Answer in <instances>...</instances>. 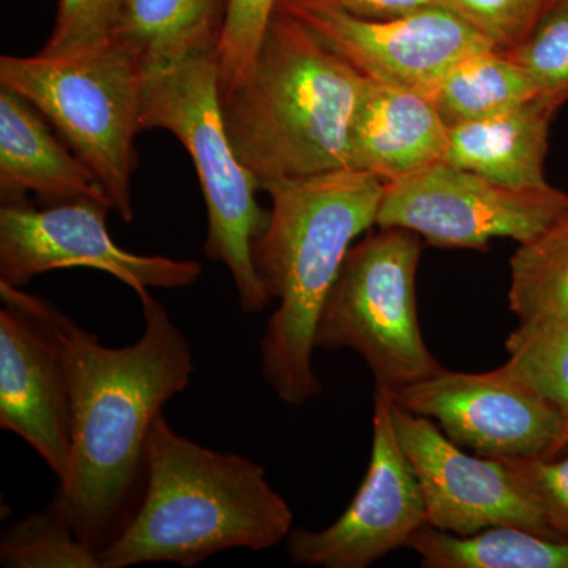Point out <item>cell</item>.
I'll list each match as a JSON object with an SVG mask.
<instances>
[{
    "label": "cell",
    "mask_w": 568,
    "mask_h": 568,
    "mask_svg": "<svg viewBox=\"0 0 568 568\" xmlns=\"http://www.w3.org/2000/svg\"><path fill=\"white\" fill-rule=\"evenodd\" d=\"M278 0H230L219 47L220 93L237 88L252 73Z\"/></svg>",
    "instance_id": "cell-25"
},
{
    "label": "cell",
    "mask_w": 568,
    "mask_h": 568,
    "mask_svg": "<svg viewBox=\"0 0 568 568\" xmlns=\"http://www.w3.org/2000/svg\"><path fill=\"white\" fill-rule=\"evenodd\" d=\"M386 186L347 168L261 189L272 209L253 261L268 297L278 301L261 342V372L286 405L323 394L313 368L317 323L355 239L376 226Z\"/></svg>",
    "instance_id": "cell-2"
},
{
    "label": "cell",
    "mask_w": 568,
    "mask_h": 568,
    "mask_svg": "<svg viewBox=\"0 0 568 568\" xmlns=\"http://www.w3.org/2000/svg\"><path fill=\"white\" fill-rule=\"evenodd\" d=\"M536 493L555 526H568V457L560 462L547 458L507 459Z\"/></svg>",
    "instance_id": "cell-28"
},
{
    "label": "cell",
    "mask_w": 568,
    "mask_h": 568,
    "mask_svg": "<svg viewBox=\"0 0 568 568\" xmlns=\"http://www.w3.org/2000/svg\"><path fill=\"white\" fill-rule=\"evenodd\" d=\"M558 110L537 97L497 118L450 126L444 162L510 189H547L545 156Z\"/></svg>",
    "instance_id": "cell-17"
},
{
    "label": "cell",
    "mask_w": 568,
    "mask_h": 568,
    "mask_svg": "<svg viewBox=\"0 0 568 568\" xmlns=\"http://www.w3.org/2000/svg\"><path fill=\"white\" fill-rule=\"evenodd\" d=\"M36 193L51 205L95 201L111 207L102 183L47 119L20 93L0 88V194L2 204L26 203Z\"/></svg>",
    "instance_id": "cell-16"
},
{
    "label": "cell",
    "mask_w": 568,
    "mask_h": 568,
    "mask_svg": "<svg viewBox=\"0 0 568 568\" xmlns=\"http://www.w3.org/2000/svg\"><path fill=\"white\" fill-rule=\"evenodd\" d=\"M558 0H443L500 51L521 43Z\"/></svg>",
    "instance_id": "cell-27"
},
{
    "label": "cell",
    "mask_w": 568,
    "mask_h": 568,
    "mask_svg": "<svg viewBox=\"0 0 568 568\" xmlns=\"http://www.w3.org/2000/svg\"><path fill=\"white\" fill-rule=\"evenodd\" d=\"M2 301L36 317L61 349L69 376L71 454L51 503L95 551L111 544L140 503L145 440L164 405L189 386L192 346L152 295L142 298L136 343L108 347L58 306L0 283Z\"/></svg>",
    "instance_id": "cell-1"
},
{
    "label": "cell",
    "mask_w": 568,
    "mask_h": 568,
    "mask_svg": "<svg viewBox=\"0 0 568 568\" xmlns=\"http://www.w3.org/2000/svg\"><path fill=\"white\" fill-rule=\"evenodd\" d=\"M537 97L528 71L497 48L463 59L428 93L448 129L497 118Z\"/></svg>",
    "instance_id": "cell-19"
},
{
    "label": "cell",
    "mask_w": 568,
    "mask_h": 568,
    "mask_svg": "<svg viewBox=\"0 0 568 568\" xmlns=\"http://www.w3.org/2000/svg\"><path fill=\"white\" fill-rule=\"evenodd\" d=\"M141 129L166 130L190 153L207 209L205 256L226 265L245 313L263 312L271 297L254 267L253 242L267 226L268 212L257 204L260 183L239 160L224 125L219 51L149 74Z\"/></svg>",
    "instance_id": "cell-5"
},
{
    "label": "cell",
    "mask_w": 568,
    "mask_h": 568,
    "mask_svg": "<svg viewBox=\"0 0 568 568\" xmlns=\"http://www.w3.org/2000/svg\"><path fill=\"white\" fill-rule=\"evenodd\" d=\"M386 392L396 406L432 418L457 446L480 457L547 458L566 443L568 417L499 369L443 368Z\"/></svg>",
    "instance_id": "cell-11"
},
{
    "label": "cell",
    "mask_w": 568,
    "mask_h": 568,
    "mask_svg": "<svg viewBox=\"0 0 568 568\" xmlns=\"http://www.w3.org/2000/svg\"><path fill=\"white\" fill-rule=\"evenodd\" d=\"M0 310V426L39 452L61 481L71 454L69 376L61 349L13 302Z\"/></svg>",
    "instance_id": "cell-14"
},
{
    "label": "cell",
    "mask_w": 568,
    "mask_h": 568,
    "mask_svg": "<svg viewBox=\"0 0 568 568\" xmlns=\"http://www.w3.org/2000/svg\"><path fill=\"white\" fill-rule=\"evenodd\" d=\"M366 78L276 9L252 73L222 97L224 125L260 190L278 179L349 168Z\"/></svg>",
    "instance_id": "cell-4"
},
{
    "label": "cell",
    "mask_w": 568,
    "mask_h": 568,
    "mask_svg": "<svg viewBox=\"0 0 568 568\" xmlns=\"http://www.w3.org/2000/svg\"><path fill=\"white\" fill-rule=\"evenodd\" d=\"M536 84L540 99L568 102V0H558L521 43L506 51Z\"/></svg>",
    "instance_id": "cell-24"
},
{
    "label": "cell",
    "mask_w": 568,
    "mask_h": 568,
    "mask_svg": "<svg viewBox=\"0 0 568 568\" xmlns=\"http://www.w3.org/2000/svg\"><path fill=\"white\" fill-rule=\"evenodd\" d=\"M407 548L425 568H568V540L538 536L514 526H495L455 536L425 525Z\"/></svg>",
    "instance_id": "cell-20"
},
{
    "label": "cell",
    "mask_w": 568,
    "mask_h": 568,
    "mask_svg": "<svg viewBox=\"0 0 568 568\" xmlns=\"http://www.w3.org/2000/svg\"><path fill=\"white\" fill-rule=\"evenodd\" d=\"M508 302L523 328L568 323V216L510 260Z\"/></svg>",
    "instance_id": "cell-21"
},
{
    "label": "cell",
    "mask_w": 568,
    "mask_h": 568,
    "mask_svg": "<svg viewBox=\"0 0 568 568\" xmlns=\"http://www.w3.org/2000/svg\"><path fill=\"white\" fill-rule=\"evenodd\" d=\"M568 440V425H567V435H566V443Z\"/></svg>",
    "instance_id": "cell-30"
},
{
    "label": "cell",
    "mask_w": 568,
    "mask_h": 568,
    "mask_svg": "<svg viewBox=\"0 0 568 568\" xmlns=\"http://www.w3.org/2000/svg\"><path fill=\"white\" fill-rule=\"evenodd\" d=\"M108 205L71 201L37 211L28 203L0 209V283L22 287L59 268L89 267L115 276L140 301L149 290H179L197 282L203 265L121 248L106 226Z\"/></svg>",
    "instance_id": "cell-9"
},
{
    "label": "cell",
    "mask_w": 568,
    "mask_h": 568,
    "mask_svg": "<svg viewBox=\"0 0 568 568\" xmlns=\"http://www.w3.org/2000/svg\"><path fill=\"white\" fill-rule=\"evenodd\" d=\"M306 26L366 80L428 97L448 70L493 41L446 6L364 20L324 7H276Z\"/></svg>",
    "instance_id": "cell-13"
},
{
    "label": "cell",
    "mask_w": 568,
    "mask_h": 568,
    "mask_svg": "<svg viewBox=\"0 0 568 568\" xmlns=\"http://www.w3.org/2000/svg\"><path fill=\"white\" fill-rule=\"evenodd\" d=\"M568 216V193L518 190L447 162L387 183L377 227H403L437 248L488 250L495 239L532 241Z\"/></svg>",
    "instance_id": "cell-8"
},
{
    "label": "cell",
    "mask_w": 568,
    "mask_h": 568,
    "mask_svg": "<svg viewBox=\"0 0 568 568\" xmlns=\"http://www.w3.org/2000/svg\"><path fill=\"white\" fill-rule=\"evenodd\" d=\"M433 6H443V0H278L276 3V7H324L364 20H387Z\"/></svg>",
    "instance_id": "cell-29"
},
{
    "label": "cell",
    "mask_w": 568,
    "mask_h": 568,
    "mask_svg": "<svg viewBox=\"0 0 568 568\" xmlns=\"http://www.w3.org/2000/svg\"><path fill=\"white\" fill-rule=\"evenodd\" d=\"M294 515L263 466L179 435L160 416L145 440L140 503L99 552L102 568L192 567L227 549L264 551L293 532Z\"/></svg>",
    "instance_id": "cell-3"
},
{
    "label": "cell",
    "mask_w": 568,
    "mask_h": 568,
    "mask_svg": "<svg viewBox=\"0 0 568 568\" xmlns=\"http://www.w3.org/2000/svg\"><path fill=\"white\" fill-rule=\"evenodd\" d=\"M373 410L372 458L364 484L334 525L290 534L287 552L297 566L365 568L407 548L414 532L426 525L420 484L399 444L384 388H375Z\"/></svg>",
    "instance_id": "cell-12"
},
{
    "label": "cell",
    "mask_w": 568,
    "mask_h": 568,
    "mask_svg": "<svg viewBox=\"0 0 568 568\" xmlns=\"http://www.w3.org/2000/svg\"><path fill=\"white\" fill-rule=\"evenodd\" d=\"M121 0H59L54 28L41 54L73 58L110 44Z\"/></svg>",
    "instance_id": "cell-26"
},
{
    "label": "cell",
    "mask_w": 568,
    "mask_h": 568,
    "mask_svg": "<svg viewBox=\"0 0 568 568\" xmlns=\"http://www.w3.org/2000/svg\"><path fill=\"white\" fill-rule=\"evenodd\" d=\"M422 237L379 227L347 253L325 301L316 347L351 349L375 376L376 387L406 386L444 366L429 353L418 324L416 278Z\"/></svg>",
    "instance_id": "cell-7"
},
{
    "label": "cell",
    "mask_w": 568,
    "mask_h": 568,
    "mask_svg": "<svg viewBox=\"0 0 568 568\" xmlns=\"http://www.w3.org/2000/svg\"><path fill=\"white\" fill-rule=\"evenodd\" d=\"M448 130L424 93L366 80L351 130L349 170L402 181L444 162Z\"/></svg>",
    "instance_id": "cell-15"
},
{
    "label": "cell",
    "mask_w": 568,
    "mask_h": 568,
    "mask_svg": "<svg viewBox=\"0 0 568 568\" xmlns=\"http://www.w3.org/2000/svg\"><path fill=\"white\" fill-rule=\"evenodd\" d=\"M230 0H121L110 43L145 74L219 51Z\"/></svg>",
    "instance_id": "cell-18"
},
{
    "label": "cell",
    "mask_w": 568,
    "mask_h": 568,
    "mask_svg": "<svg viewBox=\"0 0 568 568\" xmlns=\"http://www.w3.org/2000/svg\"><path fill=\"white\" fill-rule=\"evenodd\" d=\"M399 444L416 470L426 525L455 536L514 526L555 538L528 481L507 459L470 457L432 420L392 402Z\"/></svg>",
    "instance_id": "cell-10"
},
{
    "label": "cell",
    "mask_w": 568,
    "mask_h": 568,
    "mask_svg": "<svg viewBox=\"0 0 568 568\" xmlns=\"http://www.w3.org/2000/svg\"><path fill=\"white\" fill-rule=\"evenodd\" d=\"M148 74L115 44L103 50L51 58H0V88L11 89L41 112L71 151L102 183L111 207L134 220V148L141 129Z\"/></svg>",
    "instance_id": "cell-6"
},
{
    "label": "cell",
    "mask_w": 568,
    "mask_h": 568,
    "mask_svg": "<svg viewBox=\"0 0 568 568\" xmlns=\"http://www.w3.org/2000/svg\"><path fill=\"white\" fill-rule=\"evenodd\" d=\"M0 564L7 568H102L99 551L51 507L2 534Z\"/></svg>",
    "instance_id": "cell-22"
},
{
    "label": "cell",
    "mask_w": 568,
    "mask_h": 568,
    "mask_svg": "<svg viewBox=\"0 0 568 568\" xmlns=\"http://www.w3.org/2000/svg\"><path fill=\"white\" fill-rule=\"evenodd\" d=\"M499 369L568 417V323L511 332Z\"/></svg>",
    "instance_id": "cell-23"
}]
</instances>
